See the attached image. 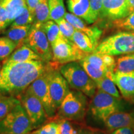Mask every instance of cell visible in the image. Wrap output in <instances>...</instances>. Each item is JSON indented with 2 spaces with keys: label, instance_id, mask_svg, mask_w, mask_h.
I'll return each instance as SVG.
<instances>
[{
  "label": "cell",
  "instance_id": "e575fe53",
  "mask_svg": "<svg viewBox=\"0 0 134 134\" xmlns=\"http://www.w3.org/2000/svg\"><path fill=\"white\" fill-rule=\"evenodd\" d=\"M60 134H78L80 130H78L68 120L62 119L58 122Z\"/></svg>",
  "mask_w": 134,
  "mask_h": 134
},
{
  "label": "cell",
  "instance_id": "7a4b0ae2",
  "mask_svg": "<svg viewBox=\"0 0 134 134\" xmlns=\"http://www.w3.org/2000/svg\"><path fill=\"white\" fill-rule=\"evenodd\" d=\"M60 72L71 88L90 98L94 96L97 90L96 84L80 63L73 62L63 64L60 66Z\"/></svg>",
  "mask_w": 134,
  "mask_h": 134
},
{
  "label": "cell",
  "instance_id": "7c38bea8",
  "mask_svg": "<svg viewBox=\"0 0 134 134\" xmlns=\"http://www.w3.org/2000/svg\"><path fill=\"white\" fill-rule=\"evenodd\" d=\"M133 11L128 0H103L99 18L114 21L128 16Z\"/></svg>",
  "mask_w": 134,
  "mask_h": 134
},
{
  "label": "cell",
  "instance_id": "5b68a950",
  "mask_svg": "<svg viewBox=\"0 0 134 134\" xmlns=\"http://www.w3.org/2000/svg\"><path fill=\"white\" fill-rule=\"evenodd\" d=\"M90 104V111L95 119L104 122L110 115L122 111L123 104L117 99L98 89Z\"/></svg>",
  "mask_w": 134,
  "mask_h": 134
},
{
  "label": "cell",
  "instance_id": "4dcf8cb0",
  "mask_svg": "<svg viewBox=\"0 0 134 134\" xmlns=\"http://www.w3.org/2000/svg\"><path fill=\"white\" fill-rule=\"evenodd\" d=\"M60 28V33L63 37L66 38L68 41H73V36L74 34L75 28L70 24L69 22L66 21L65 18L55 21Z\"/></svg>",
  "mask_w": 134,
  "mask_h": 134
},
{
  "label": "cell",
  "instance_id": "60d3db41",
  "mask_svg": "<svg viewBox=\"0 0 134 134\" xmlns=\"http://www.w3.org/2000/svg\"><path fill=\"white\" fill-rule=\"evenodd\" d=\"M1 65H0V71H1Z\"/></svg>",
  "mask_w": 134,
  "mask_h": 134
},
{
  "label": "cell",
  "instance_id": "5bb4252c",
  "mask_svg": "<svg viewBox=\"0 0 134 134\" xmlns=\"http://www.w3.org/2000/svg\"><path fill=\"white\" fill-rule=\"evenodd\" d=\"M65 19L69 22L77 31H79L87 35L98 46V41L101 36L103 31L96 27L87 26L81 18H78L72 13H66Z\"/></svg>",
  "mask_w": 134,
  "mask_h": 134
},
{
  "label": "cell",
  "instance_id": "6da1fadb",
  "mask_svg": "<svg viewBox=\"0 0 134 134\" xmlns=\"http://www.w3.org/2000/svg\"><path fill=\"white\" fill-rule=\"evenodd\" d=\"M47 68L41 60L26 62H5L0 71V93L24 92Z\"/></svg>",
  "mask_w": 134,
  "mask_h": 134
},
{
  "label": "cell",
  "instance_id": "d6986e66",
  "mask_svg": "<svg viewBox=\"0 0 134 134\" xmlns=\"http://www.w3.org/2000/svg\"><path fill=\"white\" fill-rule=\"evenodd\" d=\"M1 3L6 10L9 25L27 6L26 0H1Z\"/></svg>",
  "mask_w": 134,
  "mask_h": 134
},
{
  "label": "cell",
  "instance_id": "d4e9b609",
  "mask_svg": "<svg viewBox=\"0 0 134 134\" xmlns=\"http://www.w3.org/2000/svg\"><path fill=\"white\" fill-rule=\"evenodd\" d=\"M42 29L46 34L50 46H52L54 43L61 37L60 28L55 21H49L42 24Z\"/></svg>",
  "mask_w": 134,
  "mask_h": 134
},
{
  "label": "cell",
  "instance_id": "8992f818",
  "mask_svg": "<svg viewBox=\"0 0 134 134\" xmlns=\"http://www.w3.org/2000/svg\"><path fill=\"white\" fill-rule=\"evenodd\" d=\"M88 105L86 96L79 91H70L58 108V115L63 119L83 120Z\"/></svg>",
  "mask_w": 134,
  "mask_h": 134
},
{
  "label": "cell",
  "instance_id": "2e32d148",
  "mask_svg": "<svg viewBox=\"0 0 134 134\" xmlns=\"http://www.w3.org/2000/svg\"><path fill=\"white\" fill-rule=\"evenodd\" d=\"M104 122L110 131L120 128L134 127V112H117L110 115Z\"/></svg>",
  "mask_w": 134,
  "mask_h": 134
},
{
  "label": "cell",
  "instance_id": "83f0119b",
  "mask_svg": "<svg viewBox=\"0 0 134 134\" xmlns=\"http://www.w3.org/2000/svg\"><path fill=\"white\" fill-rule=\"evenodd\" d=\"M36 23H43L49 21V8L48 0H40L35 10Z\"/></svg>",
  "mask_w": 134,
  "mask_h": 134
},
{
  "label": "cell",
  "instance_id": "8d00e7d4",
  "mask_svg": "<svg viewBox=\"0 0 134 134\" xmlns=\"http://www.w3.org/2000/svg\"><path fill=\"white\" fill-rule=\"evenodd\" d=\"M110 134H134V127L117 129L112 131Z\"/></svg>",
  "mask_w": 134,
  "mask_h": 134
},
{
  "label": "cell",
  "instance_id": "ac0fdd59",
  "mask_svg": "<svg viewBox=\"0 0 134 134\" xmlns=\"http://www.w3.org/2000/svg\"><path fill=\"white\" fill-rule=\"evenodd\" d=\"M34 60H41L40 57L34 50L26 44L17 48L6 62H26Z\"/></svg>",
  "mask_w": 134,
  "mask_h": 134
},
{
  "label": "cell",
  "instance_id": "52a82bcc",
  "mask_svg": "<svg viewBox=\"0 0 134 134\" xmlns=\"http://www.w3.org/2000/svg\"><path fill=\"white\" fill-rule=\"evenodd\" d=\"M25 44L36 52L42 61L48 62L53 59V53L46 34L42 29V24L35 22L32 25Z\"/></svg>",
  "mask_w": 134,
  "mask_h": 134
},
{
  "label": "cell",
  "instance_id": "4316f807",
  "mask_svg": "<svg viewBox=\"0 0 134 134\" xmlns=\"http://www.w3.org/2000/svg\"><path fill=\"white\" fill-rule=\"evenodd\" d=\"M97 88L115 98L121 99V96L119 93L115 84L110 78L106 76L96 82Z\"/></svg>",
  "mask_w": 134,
  "mask_h": 134
},
{
  "label": "cell",
  "instance_id": "e0dca14e",
  "mask_svg": "<svg viewBox=\"0 0 134 134\" xmlns=\"http://www.w3.org/2000/svg\"><path fill=\"white\" fill-rule=\"evenodd\" d=\"M67 4L70 12L81 18L88 24H92L90 0H68Z\"/></svg>",
  "mask_w": 134,
  "mask_h": 134
},
{
  "label": "cell",
  "instance_id": "4fadbf2b",
  "mask_svg": "<svg viewBox=\"0 0 134 134\" xmlns=\"http://www.w3.org/2000/svg\"><path fill=\"white\" fill-rule=\"evenodd\" d=\"M111 80L118 87L122 97L127 101L134 103V72L127 73L114 72Z\"/></svg>",
  "mask_w": 134,
  "mask_h": 134
},
{
  "label": "cell",
  "instance_id": "ba28073f",
  "mask_svg": "<svg viewBox=\"0 0 134 134\" xmlns=\"http://www.w3.org/2000/svg\"><path fill=\"white\" fill-rule=\"evenodd\" d=\"M51 47L53 53L52 60L59 64L81 61L88 55L80 50L73 42L68 41L62 36L58 38Z\"/></svg>",
  "mask_w": 134,
  "mask_h": 134
},
{
  "label": "cell",
  "instance_id": "74e56055",
  "mask_svg": "<svg viewBox=\"0 0 134 134\" xmlns=\"http://www.w3.org/2000/svg\"><path fill=\"white\" fill-rule=\"evenodd\" d=\"M40 0H26V4L32 14L35 16V10Z\"/></svg>",
  "mask_w": 134,
  "mask_h": 134
},
{
  "label": "cell",
  "instance_id": "277c9868",
  "mask_svg": "<svg viewBox=\"0 0 134 134\" xmlns=\"http://www.w3.org/2000/svg\"><path fill=\"white\" fill-rule=\"evenodd\" d=\"M34 129L21 103L0 122V134H28Z\"/></svg>",
  "mask_w": 134,
  "mask_h": 134
},
{
  "label": "cell",
  "instance_id": "9a60e30c",
  "mask_svg": "<svg viewBox=\"0 0 134 134\" xmlns=\"http://www.w3.org/2000/svg\"><path fill=\"white\" fill-rule=\"evenodd\" d=\"M83 60L98 69L106 72H114L116 62L111 55L93 52L89 53Z\"/></svg>",
  "mask_w": 134,
  "mask_h": 134
},
{
  "label": "cell",
  "instance_id": "30bf717a",
  "mask_svg": "<svg viewBox=\"0 0 134 134\" xmlns=\"http://www.w3.org/2000/svg\"><path fill=\"white\" fill-rule=\"evenodd\" d=\"M48 88L56 108L58 109L66 95L69 93V85L60 71L53 68H47Z\"/></svg>",
  "mask_w": 134,
  "mask_h": 134
},
{
  "label": "cell",
  "instance_id": "484cf974",
  "mask_svg": "<svg viewBox=\"0 0 134 134\" xmlns=\"http://www.w3.org/2000/svg\"><path fill=\"white\" fill-rule=\"evenodd\" d=\"M19 103L21 100L13 96H0V122Z\"/></svg>",
  "mask_w": 134,
  "mask_h": 134
},
{
  "label": "cell",
  "instance_id": "1f68e13d",
  "mask_svg": "<svg viewBox=\"0 0 134 134\" xmlns=\"http://www.w3.org/2000/svg\"><path fill=\"white\" fill-rule=\"evenodd\" d=\"M112 24L118 29L134 31V11L123 19L113 21Z\"/></svg>",
  "mask_w": 134,
  "mask_h": 134
},
{
  "label": "cell",
  "instance_id": "d6a6232c",
  "mask_svg": "<svg viewBox=\"0 0 134 134\" xmlns=\"http://www.w3.org/2000/svg\"><path fill=\"white\" fill-rule=\"evenodd\" d=\"M90 13L93 23L98 21L101 14L103 0H90Z\"/></svg>",
  "mask_w": 134,
  "mask_h": 134
},
{
  "label": "cell",
  "instance_id": "3957f363",
  "mask_svg": "<svg viewBox=\"0 0 134 134\" xmlns=\"http://www.w3.org/2000/svg\"><path fill=\"white\" fill-rule=\"evenodd\" d=\"M94 52L111 56L134 53V31L120 32L108 37Z\"/></svg>",
  "mask_w": 134,
  "mask_h": 134
},
{
  "label": "cell",
  "instance_id": "ffe728a7",
  "mask_svg": "<svg viewBox=\"0 0 134 134\" xmlns=\"http://www.w3.org/2000/svg\"><path fill=\"white\" fill-rule=\"evenodd\" d=\"M32 25V24L23 26H11L9 29L4 31V35L5 37L14 42L18 47L21 45V43H24L27 37Z\"/></svg>",
  "mask_w": 134,
  "mask_h": 134
},
{
  "label": "cell",
  "instance_id": "9c48e42d",
  "mask_svg": "<svg viewBox=\"0 0 134 134\" xmlns=\"http://www.w3.org/2000/svg\"><path fill=\"white\" fill-rule=\"evenodd\" d=\"M21 103L26 110L34 129L40 127L46 121L48 116L42 104L28 89L21 96Z\"/></svg>",
  "mask_w": 134,
  "mask_h": 134
},
{
  "label": "cell",
  "instance_id": "603a6c76",
  "mask_svg": "<svg viewBox=\"0 0 134 134\" xmlns=\"http://www.w3.org/2000/svg\"><path fill=\"white\" fill-rule=\"evenodd\" d=\"M114 72L124 73L134 72V53L123 55L117 58Z\"/></svg>",
  "mask_w": 134,
  "mask_h": 134
},
{
  "label": "cell",
  "instance_id": "836d02e7",
  "mask_svg": "<svg viewBox=\"0 0 134 134\" xmlns=\"http://www.w3.org/2000/svg\"><path fill=\"white\" fill-rule=\"evenodd\" d=\"M33 134H60L59 124L51 122L44 125Z\"/></svg>",
  "mask_w": 134,
  "mask_h": 134
},
{
  "label": "cell",
  "instance_id": "44dd1931",
  "mask_svg": "<svg viewBox=\"0 0 134 134\" xmlns=\"http://www.w3.org/2000/svg\"><path fill=\"white\" fill-rule=\"evenodd\" d=\"M72 42L80 50L88 54L93 53L98 46L87 35L77 30L73 34Z\"/></svg>",
  "mask_w": 134,
  "mask_h": 134
},
{
  "label": "cell",
  "instance_id": "d590c367",
  "mask_svg": "<svg viewBox=\"0 0 134 134\" xmlns=\"http://www.w3.org/2000/svg\"><path fill=\"white\" fill-rule=\"evenodd\" d=\"M9 25L6 10L1 4L0 0V32L4 31Z\"/></svg>",
  "mask_w": 134,
  "mask_h": 134
},
{
  "label": "cell",
  "instance_id": "f35d334b",
  "mask_svg": "<svg viewBox=\"0 0 134 134\" xmlns=\"http://www.w3.org/2000/svg\"><path fill=\"white\" fill-rule=\"evenodd\" d=\"M78 134H98L96 132H94L93 130H90V129H81L79 133Z\"/></svg>",
  "mask_w": 134,
  "mask_h": 134
},
{
  "label": "cell",
  "instance_id": "7402d4cb",
  "mask_svg": "<svg viewBox=\"0 0 134 134\" xmlns=\"http://www.w3.org/2000/svg\"><path fill=\"white\" fill-rule=\"evenodd\" d=\"M49 20L57 21L65 18L66 9L63 0H48Z\"/></svg>",
  "mask_w": 134,
  "mask_h": 134
},
{
  "label": "cell",
  "instance_id": "f1b7e54d",
  "mask_svg": "<svg viewBox=\"0 0 134 134\" xmlns=\"http://www.w3.org/2000/svg\"><path fill=\"white\" fill-rule=\"evenodd\" d=\"M18 46L6 37H0V60L8 58Z\"/></svg>",
  "mask_w": 134,
  "mask_h": 134
},
{
  "label": "cell",
  "instance_id": "8fae6325",
  "mask_svg": "<svg viewBox=\"0 0 134 134\" xmlns=\"http://www.w3.org/2000/svg\"><path fill=\"white\" fill-rule=\"evenodd\" d=\"M27 89L41 102L48 117L54 116L57 109L55 106L50 94L46 71L32 82Z\"/></svg>",
  "mask_w": 134,
  "mask_h": 134
},
{
  "label": "cell",
  "instance_id": "f546056e",
  "mask_svg": "<svg viewBox=\"0 0 134 134\" xmlns=\"http://www.w3.org/2000/svg\"><path fill=\"white\" fill-rule=\"evenodd\" d=\"M35 21V16L32 14L27 6L24 8V10L19 15L15 18L11 23V26H23L32 24Z\"/></svg>",
  "mask_w": 134,
  "mask_h": 134
},
{
  "label": "cell",
  "instance_id": "cb8c5ba5",
  "mask_svg": "<svg viewBox=\"0 0 134 134\" xmlns=\"http://www.w3.org/2000/svg\"><path fill=\"white\" fill-rule=\"evenodd\" d=\"M79 63L81 65V66L83 67V69L85 70V71L86 72L87 74L90 76L92 80H93L95 81V83L106 76L109 77L111 79L112 75L114 73V72H106L103 71V70L94 68V67L89 64L88 62H86L83 60L80 61Z\"/></svg>",
  "mask_w": 134,
  "mask_h": 134
},
{
  "label": "cell",
  "instance_id": "ab89813d",
  "mask_svg": "<svg viewBox=\"0 0 134 134\" xmlns=\"http://www.w3.org/2000/svg\"><path fill=\"white\" fill-rule=\"evenodd\" d=\"M130 6H131V8L133 9L134 11V0H128Z\"/></svg>",
  "mask_w": 134,
  "mask_h": 134
}]
</instances>
